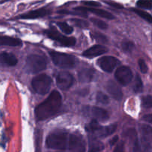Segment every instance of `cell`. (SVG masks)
Wrapping results in <instances>:
<instances>
[{"mask_svg":"<svg viewBox=\"0 0 152 152\" xmlns=\"http://www.w3.org/2000/svg\"><path fill=\"white\" fill-rule=\"evenodd\" d=\"M97 64L102 71L111 73L120 64V61L114 56H105L98 59Z\"/></svg>","mask_w":152,"mask_h":152,"instance_id":"obj_9","label":"cell"},{"mask_svg":"<svg viewBox=\"0 0 152 152\" xmlns=\"http://www.w3.org/2000/svg\"><path fill=\"white\" fill-rule=\"evenodd\" d=\"M22 44V41L19 39L7 37V36H0V46L5 45L16 47V46H20Z\"/></svg>","mask_w":152,"mask_h":152,"instance_id":"obj_18","label":"cell"},{"mask_svg":"<svg viewBox=\"0 0 152 152\" xmlns=\"http://www.w3.org/2000/svg\"><path fill=\"white\" fill-rule=\"evenodd\" d=\"M62 105V96L57 91H53L45 100L37 105L35 114L39 120H45L54 115Z\"/></svg>","mask_w":152,"mask_h":152,"instance_id":"obj_2","label":"cell"},{"mask_svg":"<svg viewBox=\"0 0 152 152\" xmlns=\"http://www.w3.org/2000/svg\"><path fill=\"white\" fill-rule=\"evenodd\" d=\"M46 145L55 150L86 152V144L83 137L68 132H58L49 134L46 139Z\"/></svg>","mask_w":152,"mask_h":152,"instance_id":"obj_1","label":"cell"},{"mask_svg":"<svg viewBox=\"0 0 152 152\" xmlns=\"http://www.w3.org/2000/svg\"><path fill=\"white\" fill-rule=\"evenodd\" d=\"M91 35H92V37H93V38L95 40H96L97 42H102V43H105L108 42V39H107L106 37L104 36L103 34H99V33L94 32V33H92Z\"/></svg>","mask_w":152,"mask_h":152,"instance_id":"obj_28","label":"cell"},{"mask_svg":"<svg viewBox=\"0 0 152 152\" xmlns=\"http://www.w3.org/2000/svg\"><path fill=\"white\" fill-rule=\"evenodd\" d=\"M56 86L59 89L66 91L72 86L74 83V77L68 71H60L56 76Z\"/></svg>","mask_w":152,"mask_h":152,"instance_id":"obj_8","label":"cell"},{"mask_svg":"<svg viewBox=\"0 0 152 152\" xmlns=\"http://www.w3.org/2000/svg\"><path fill=\"white\" fill-rule=\"evenodd\" d=\"M114 152H126L124 148V144L123 142H120V144H118L114 149Z\"/></svg>","mask_w":152,"mask_h":152,"instance_id":"obj_34","label":"cell"},{"mask_svg":"<svg viewBox=\"0 0 152 152\" xmlns=\"http://www.w3.org/2000/svg\"><path fill=\"white\" fill-rule=\"evenodd\" d=\"M118 139H119L118 136L114 137H113L112 139H111V140H110V145H115V144L117 143V141H118Z\"/></svg>","mask_w":152,"mask_h":152,"instance_id":"obj_35","label":"cell"},{"mask_svg":"<svg viewBox=\"0 0 152 152\" xmlns=\"http://www.w3.org/2000/svg\"><path fill=\"white\" fill-rule=\"evenodd\" d=\"M137 5L140 8L151 10L152 6V0H138L137 1Z\"/></svg>","mask_w":152,"mask_h":152,"instance_id":"obj_24","label":"cell"},{"mask_svg":"<svg viewBox=\"0 0 152 152\" xmlns=\"http://www.w3.org/2000/svg\"><path fill=\"white\" fill-rule=\"evenodd\" d=\"M103 149V145L98 141H92L90 143L88 152H99Z\"/></svg>","mask_w":152,"mask_h":152,"instance_id":"obj_21","label":"cell"},{"mask_svg":"<svg viewBox=\"0 0 152 152\" xmlns=\"http://www.w3.org/2000/svg\"><path fill=\"white\" fill-rule=\"evenodd\" d=\"M45 34H47V36L49 38L58 42L62 45L66 46V47H71V46H74L76 44L75 38H74V37H66V36H62V34H59L53 28L46 31Z\"/></svg>","mask_w":152,"mask_h":152,"instance_id":"obj_6","label":"cell"},{"mask_svg":"<svg viewBox=\"0 0 152 152\" xmlns=\"http://www.w3.org/2000/svg\"><path fill=\"white\" fill-rule=\"evenodd\" d=\"M143 118H144V120H147V121H148L149 123H151V114H148V115L145 116Z\"/></svg>","mask_w":152,"mask_h":152,"instance_id":"obj_36","label":"cell"},{"mask_svg":"<svg viewBox=\"0 0 152 152\" xmlns=\"http://www.w3.org/2000/svg\"><path fill=\"white\" fill-rule=\"evenodd\" d=\"M83 3L85 5L89 6L90 7H97L101 5L100 3L96 1H84Z\"/></svg>","mask_w":152,"mask_h":152,"instance_id":"obj_32","label":"cell"},{"mask_svg":"<svg viewBox=\"0 0 152 152\" xmlns=\"http://www.w3.org/2000/svg\"><path fill=\"white\" fill-rule=\"evenodd\" d=\"M56 24H57L58 27L61 29V31H62L64 34H67V35H70V34H72L73 31H74V29H73L72 27L68 25V24L65 23V22H59Z\"/></svg>","mask_w":152,"mask_h":152,"instance_id":"obj_20","label":"cell"},{"mask_svg":"<svg viewBox=\"0 0 152 152\" xmlns=\"http://www.w3.org/2000/svg\"><path fill=\"white\" fill-rule=\"evenodd\" d=\"M47 67V59L39 54H31L27 57L25 68L31 74H37Z\"/></svg>","mask_w":152,"mask_h":152,"instance_id":"obj_4","label":"cell"},{"mask_svg":"<svg viewBox=\"0 0 152 152\" xmlns=\"http://www.w3.org/2000/svg\"><path fill=\"white\" fill-rule=\"evenodd\" d=\"M8 1V0H2V1H1L0 3H2V2H4V1Z\"/></svg>","mask_w":152,"mask_h":152,"instance_id":"obj_37","label":"cell"},{"mask_svg":"<svg viewBox=\"0 0 152 152\" xmlns=\"http://www.w3.org/2000/svg\"><path fill=\"white\" fill-rule=\"evenodd\" d=\"M49 55L55 65L61 68L69 69L74 68L77 65V58L72 55L57 51H50Z\"/></svg>","mask_w":152,"mask_h":152,"instance_id":"obj_3","label":"cell"},{"mask_svg":"<svg viewBox=\"0 0 152 152\" xmlns=\"http://www.w3.org/2000/svg\"><path fill=\"white\" fill-rule=\"evenodd\" d=\"M71 22L76 25V26L79 27V28H86L87 27H88L89 24L86 21L83 20V19H71Z\"/></svg>","mask_w":152,"mask_h":152,"instance_id":"obj_26","label":"cell"},{"mask_svg":"<svg viewBox=\"0 0 152 152\" xmlns=\"http://www.w3.org/2000/svg\"><path fill=\"white\" fill-rule=\"evenodd\" d=\"M51 83L52 80L48 75L42 74L33 79L31 85L36 93L40 95H45L50 90Z\"/></svg>","mask_w":152,"mask_h":152,"instance_id":"obj_5","label":"cell"},{"mask_svg":"<svg viewBox=\"0 0 152 152\" xmlns=\"http://www.w3.org/2000/svg\"><path fill=\"white\" fill-rule=\"evenodd\" d=\"M132 10H133L134 13H136L138 16H140V17L142 18L143 19H145V21H147L148 23H151L152 16L149 13H148V12H146V11H144V10H140V9H137V8H133L132 9Z\"/></svg>","mask_w":152,"mask_h":152,"instance_id":"obj_19","label":"cell"},{"mask_svg":"<svg viewBox=\"0 0 152 152\" xmlns=\"http://www.w3.org/2000/svg\"><path fill=\"white\" fill-rule=\"evenodd\" d=\"M134 148H133V152H142L141 150V145L139 142L137 137V134L135 131H134Z\"/></svg>","mask_w":152,"mask_h":152,"instance_id":"obj_27","label":"cell"},{"mask_svg":"<svg viewBox=\"0 0 152 152\" xmlns=\"http://www.w3.org/2000/svg\"><path fill=\"white\" fill-rule=\"evenodd\" d=\"M138 65H139V68L140 69L141 72L142 74H147L148 71V68L145 60L142 59H140L139 61H138Z\"/></svg>","mask_w":152,"mask_h":152,"instance_id":"obj_30","label":"cell"},{"mask_svg":"<svg viewBox=\"0 0 152 152\" xmlns=\"http://www.w3.org/2000/svg\"><path fill=\"white\" fill-rule=\"evenodd\" d=\"M134 91L136 93H140L142 91V82L139 75H137L134 80Z\"/></svg>","mask_w":152,"mask_h":152,"instance_id":"obj_25","label":"cell"},{"mask_svg":"<svg viewBox=\"0 0 152 152\" xmlns=\"http://www.w3.org/2000/svg\"><path fill=\"white\" fill-rule=\"evenodd\" d=\"M96 101H97V102L102 104V105H106V104L109 103V98H108V96H107L105 94H104L103 92H98V93L96 94Z\"/></svg>","mask_w":152,"mask_h":152,"instance_id":"obj_22","label":"cell"},{"mask_svg":"<svg viewBox=\"0 0 152 152\" xmlns=\"http://www.w3.org/2000/svg\"><path fill=\"white\" fill-rule=\"evenodd\" d=\"M94 70L90 68H83L78 74L79 81L83 83H88L93 80L94 76Z\"/></svg>","mask_w":152,"mask_h":152,"instance_id":"obj_16","label":"cell"},{"mask_svg":"<svg viewBox=\"0 0 152 152\" xmlns=\"http://www.w3.org/2000/svg\"><path fill=\"white\" fill-rule=\"evenodd\" d=\"M105 2L106 3V4H109V5L111 6V7H115V8H117V9L123 8V4H120V3L115 2V1H105Z\"/></svg>","mask_w":152,"mask_h":152,"instance_id":"obj_33","label":"cell"},{"mask_svg":"<svg viewBox=\"0 0 152 152\" xmlns=\"http://www.w3.org/2000/svg\"><path fill=\"white\" fill-rule=\"evenodd\" d=\"M134 48V45L130 41H126L122 44V48L126 52H131Z\"/></svg>","mask_w":152,"mask_h":152,"instance_id":"obj_29","label":"cell"},{"mask_svg":"<svg viewBox=\"0 0 152 152\" xmlns=\"http://www.w3.org/2000/svg\"><path fill=\"white\" fill-rule=\"evenodd\" d=\"M142 105L145 108H150L152 106V97L151 95H148L142 98Z\"/></svg>","mask_w":152,"mask_h":152,"instance_id":"obj_31","label":"cell"},{"mask_svg":"<svg viewBox=\"0 0 152 152\" xmlns=\"http://www.w3.org/2000/svg\"><path fill=\"white\" fill-rule=\"evenodd\" d=\"M141 131H142V143H143L144 148L145 149L148 150L150 151L151 146V127L148 125H142L141 126Z\"/></svg>","mask_w":152,"mask_h":152,"instance_id":"obj_14","label":"cell"},{"mask_svg":"<svg viewBox=\"0 0 152 152\" xmlns=\"http://www.w3.org/2000/svg\"><path fill=\"white\" fill-rule=\"evenodd\" d=\"M84 113L93 117L96 121H105L108 119V114L105 109L99 107L87 106L84 108Z\"/></svg>","mask_w":152,"mask_h":152,"instance_id":"obj_10","label":"cell"},{"mask_svg":"<svg viewBox=\"0 0 152 152\" xmlns=\"http://www.w3.org/2000/svg\"><path fill=\"white\" fill-rule=\"evenodd\" d=\"M91 21L93 22L94 25H95L97 28H100V29L105 30L108 28V24H107L106 22H104V21L101 20V19L94 17L91 19Z\"/></svg>","mask_w":152,"mask_h":152,"instance_id":"obj_23","label":"cell"},{"mask_svg":"<svg viewBox=\"0 0 152 152\" xmlns=\"http://www.w3.org/2000/svg\"><path fill=\"white\" fill-rule=\"evenodd\" d=\"M0 62L7 66H15L17 64L18 59L16 56L8 52H2L0 53Z\"/></svg>","mask_w":152,"mask_h":152,"instance_id":"obj_17","label":"cell"},{"mask_svg":"<svg viewBox=\"0 0 152 152\" xmlns=\"http://www.w3.org/2000/svg\"><path fill=\"white\" fill-rule=\"evenodd\" d=\"M107 91L108 92L110 95L114 98V99L117 101H120L123 97V93L122 91L120 86L115 83V82L108 81L106 85Z\"/></svg>","mask_w":152,"mask_h":152,"instance_id":"obj_12","label":"cell"},{"mask_svg":"<svg viewBox=\"0 0 152 152\" xmlns=\"http://www.w3.org/2000/svg\"><path fill=\"white\" fill-rule=\"evenodd\" d=\"M115 78L120 85L126 86L132 82L133 79V74L129 67L120 66L116 71Z\"/></svg>","mask_w":152,"mask_h":152,"instance_id":"obj_7","label":"cell"},{"mask_svg":"<svg viewBox=\"0 0 152 152\" xmlns=\"http://www.w3.org/2000/svg\"><path fill=\"white\" fill-rule=\"evenodd\" d=\"M49 13H50V10L45 8V7H42V8L31 10V11L28 12V13L20 15V16H19V19H37V18L44 17V16L48 15Z\"/></svg>","mask_w":152,"mask_h":152,"instance_id":"obj_15","label":"cell"},{"mask_svg":"<svg viewBox=\"0 0 152 152\" xmlns=\"http://www.w3.org/2000/svg\"><path fill=\"white\" fill-rule=\"evenodd\" d=\"M108 49L105 46L101 45H95L85 50L83 55L88 58L96 57V56L104 54L105 53L108 52Z\"/></svg>","mask_w":152,"mask_h":152,"instance_id":"obj_13","label":"cell"},{"mask_svg":"<svg viewBox=\"0 0 152 152\" xmlns=\"http://www.w3.org/2000/svg\"><path fill=\"white\" fill-rule=\"evenodd\" d=\"M76 11H81L87 13V12H90V13H94V14L96 15V16H99V17L104 18V19H114V16L109 13L108 11H106L105 10H102L100 8H96V7H77L74 8Z\"/></svg>","mask_w":152,"mask_h":152,"instance_id":"obj_11","label":"cell"}]
</instances>
